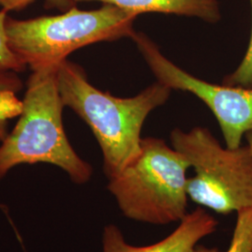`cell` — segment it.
Returning a JSON list of instances; mask_svg holds the SVG:
<instances>
[{
  "label": "cell",
  "instance_id": "3",
  "mask_svg": "<svg viewBox=\"0 0 252 252\" xmlns=\"http://www.w3.org/2000/svg\"><path fill=\"white\" fill-rule=\"evenodd\" d=\"M189 162L161 138L146 137L141 151L108 189L124 216L154 225L180 222L187 215Z\"/></svg>",
  "mask_w": 252,
  "mask_h": 252
},
{
  "label": "cell",
  "instance_id": "1",
  "mask_svg": "<svg viewBox=\"0 0 252 252\" xmlns=\"http://www.w3.org/2000/svg\"><path fill=\"white\" fill-rule=\"evenodd\" d=\"M57 82L64 107L77 113L95 136L108 180L140 153L146 119L166 103L172 91L156 81L135 96L116 97L95 88L83 68L67 59L57 67Z\"/></svg>",
  "mask_w": 252,
  "mask_h": 252
},
{
  "label": "cell",
  "instance_id": "6",
  "mask_svg": "<svg viewBox=\"0 0 252 252\" xmlns=\"http://www.w3.org/2000/svg\"><path fill=\"white\" fill-rule=\"evenodd\" d=\"M131 38L157 81L171 90L188 92L198 97L216 118L226 147L242 146L244 136L252 131V88L203 81L170 61L144 33L135 32Z\"/></svg>",
  "mask_w": 252,
  "mask_h": 252
},
{
  "label": "cell",
  "instance_id": "5",
  "mask_svg": "<svg viewBox=\"0 0 252 252\" xmlns=\"http://www.w3.org/2000/svg\"><path fill=\"white\" fill-rule=\"evenodd\" d=\"M170 140L193 168L187 183L192 202L223 215L252 207V153L248 145L224 148L204 127L188 132L174 129Z\"/></svg>",
  "mask_w": 252,
  "mask_h": 252
},
{
  "label": "cell",
  "instance_id": "11",
  "mask_svg": "<svg viewBox=\"0 0 252 252\" xmlns=\"http://www.w3.org/2000/svg\"><path fill=\"white\" fill-rule=\"evenodd\" d=\"M7 11L0 10V73L23 72L27 63L9 48L6 34Z\"/></svg>",
  "mask_w": 252,
  "mask_h": 252
},
{
  "label": "cell",
  "instance_id": "7",
  "mask_svg": "<svg viewBox=\"0 0 252 252\" xmlns=\"http://www.w3.org/2000/svg\"><path fill=\"white\" fill-rule=\"evenodd\" d=\"M219 222L207 210L197 207L187 213L171 234L157 243L137 247L128 244L120 228L108 224L102 236L103 252H198L201 239L217 231Z\"/></svg>",
  "mask_w": 252,
  "mask_h": 252
},
{
  "label": "cell",
  "instance_id": "2",
  "mask_svg": "<svg viewBox=\"0 0 252 252\" xmlns=\"http://www.w3.org/2000/svg\"><path fill=\"white\" fill-rule=\"evenodd\" d=\"M57 66L33 70L13 130L0 143V180L20 164L50 163L61 168L74 183L82 185L93 167L75 152L63 126V100Z\"/></svg>",
  "mask_w": 252,
  "mask_h": 252
},
{
  "label": "cell",
  "instance_id": "4",
  "mask_svg": "<svg viewBox=\"0 0 252 252\" xmlns=\"http://www.w3.org/2000/svg\"><path fill=\"white\" fill-rule=\"evenodd\" d=\"M136 18L108 4L93 10L72 7L55 16L29 20L8 17L6 34L13 53L36 70L59 65L82 47L132 37Z\"/></svg>",
  "mask_w": 252,
  "mask_h": 252
},
{
  "label": "cell",
  "instance_id": "9",
  "mask_svg": "<svg viewBox=\"0 0 252 252\" xmlns=\"http://www.w3.org/2000/svg\"><path fill=\"white\" fill-rule=\"evenodd\" d=\"M23 89V82L16 72L0 73V143L8 135L9 121L19 116L22 101L17 94Z\"/></svg>",
  "mask_w": 252,
  "mask_h": 252
},
{
  "label": "cell",
  "instance_id": "14",
  "mask_svg": "<svg viewBox=\"0 0 252 252\" xmlns=\"http://www.w3.org/2000/svg\"><path fill=\"white\" fill-rule=\"evenodd\" d=\"M245 137H246V139H247V142H248V146H249V148H250V150H251V152L252 153V131H250V132H248L246 135H245Z\"/></svg>",
  "mask_w": 252,
  "mask_h": 252
},
{
  "label": "cell",
  "instance_id": "10",
  "mask_svg": "<svg viewBox=\"0 0 252 252\" xmlns=\"http://www.w3.org/2000/svg\"><path fill=\"white\" fill-rule=\"evenodd\" d=\"M237 213L236 223L230 246L225 252L197 246L198 252H252V207Z\"/></svg>",
  "mask_w": 252,
  "mask_h": 252
},
{
  "label": "cell",
  "instance_id": "8",
  "mask_svg": "<svg viewBox=\"0 0 252 252\" xmlns=\"http://www.w3.org/2000/svg\"><path fill=\"white\" fill-rule=\"evenodd\" d=\"M97 1L115 6L127 13L138 16L141 13L157 12L203 20L215 24L221 18L218 0H74Z\"/></svg>",
  "mask_w": 252,
  "mask_h": 252
},
{
  "label": "cell",
  "instance_id": "12",
  "mask_svg": "<svg viewBox=\"0 0 252 252\" xmlns=\"http://www.w3.org/2000/svg\"><path fill=\"white\" fill-rule=\"evenodd\" d=\"M252 6V0H250ZM222 84L228 86H237L244 88H252V28L251 41L241 63L234 72L227 75L222 81Z\"/></svg>",
  "mask_w": 252,
  "mask_h": 252
},
{
  "label": "cell",
  "instance_id": "13",
  "mask_svg": "<svg viewBox=\"0 0 252 252\" xmlns=\"http://www.w3.org/2000/svg\"><path fill=\"white\" fill-rule=\"evenodd\" d=\"M35 0H0L1 9L6 10L7 12L10 10H19L24 9L30 5ZM57 5H65L68 0H50Z\"/></svg>",
  "mask_w": 252,
  "mask_h": 252
}]
</instances>
